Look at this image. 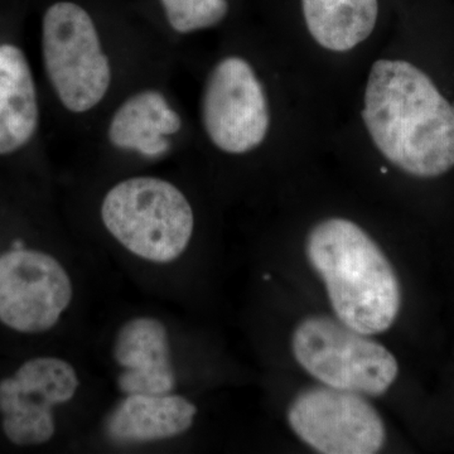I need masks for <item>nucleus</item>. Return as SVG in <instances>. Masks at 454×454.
<instances>
[{"label": "nucleus", "mask_w": 454, "mask_h": 454, "mask_svg": "<svg viewBox=\"0 0 454 454\" xmlns=\"http://www.w3.org/2000/svg\"><path fill=\"white\" fill-rule=\"evenodd\" d=\"M41 47L47 80L66 112L86 115L106 101L113 85L112 59L85 8L68 0L47 8Z\"/></svg>", "instance_id": "nucleus-4"}, {"label": "nucleus", "mask_w": 454, "mask_h": 454, "mask_svg": "<svg viewBox=\"0 0 454 454\" xmlns=\"http://www.w3.org/2000/svg\"><path fill=\"white\" fill-rule=\"evenodd\" d=\"M363 119L373 145L411 177L454 168V106L419 67L402 59L372 65Z\"/></svg>", "instance_id": "nucleus-1"}, {"label": "nucleus", "mask_w": 454, "mask_h": 454, "mask_svg": "<svg viewBox=\"0 0 454 454\" xmlns=\"http://www.w3.org/2000/svg\"><path fill=\"white\" fill-rule=\"evenodd\" d=\"M286 419L307 446L325 454H375L387 441L380 413L365 395L330 387L301 390Z\"/></svg>", "instance_id": "nucleus-7"}, {"label": "nucleus", "mask_w": 454, "mask_h": 454, "mask_svg": "<svg viewBox=\"0 0 454 454\" xmlns=\"http://www.w3.org/2000/svg\"><path fill=\"white\" fill-rule=\"evenodd\" d=\"M79 387L76 370L62 358L26 361L12 378L0 381L4 434L20 447L47 443L56 433L53 406L71 402Z\"/></svg>", "instance_id": "nucleus-9"}, {"label": "nucleus", "mask_w": 454, "mask_h": 454, "mask_svg": "<svg viewBox=\"0 0 454 454\" xmlns=\"http://www.w3.org/2000/svg\"><path fill=\"white\" fill-rule=\"evenodd\" d=\"M307 28L319 46L348 52L372 35L378 0H301Z\"/></svg>", "instance_id": "nucleus-14"}, {"label": "nucleus", "mask_w": 454, "mask_h": 454, "mask_svg": "<svg viewBox=\"0 0 454 454\" xmlns=\"http://www.w3.org/2000/svg\"><path fill=\"white\" fill-rule=\"evenodd\" d=\"M197 411L178 394H129L110 415L107 433L116 441L137 443L176 438L192 428Z\"/></svg>", "instance_id": "nucleus-12"}, {"label": "nucleus", "mask_w": 454, "mask_h": 454, "mask_svg": "<svg viewBox=\"0 0 454 454\" xmlns=\"http://www.w3.org/2000/svg\"><path fill=\"white\" fill-rule=\"evenodd\" d=\"M164 17L173 32L178 35L212 28L229 13L227 0H160Z\"/></svg>", "instance_id": "nucleus-15"}, {"label": "nucleus", "mask_w": 454, "mask_h": 454, "mask_svg": "<svg viewBox=\"0 0 454 454\" xmlns=\"http://www.w3.org/2000/svg\"><path fill=\"white\" fill-rule=\"evenodd\" d=\"M306 255L340 322L367 336L395 324L403 301L399 278L363 227L342 217L319 221L307 235Z\"/></svg>", "instance_id": "nucleus-2"}, {"label": "nucleus", "mask_w": 454, "mask_h": 454, "mask_svg": "<svg viewBox=\"0 0 454 454\" xmlns=\"http://www.w3.org/2000/svg\"><path fill=\"white\" fill-rule=\"evenodd\" d=\"M292 352L301 369L325 387L361 395H384L399 375L389 349L337 317L301 319L293 331Z\"/></svg>", "instance_id": "nucleus-5"}, {"label": "nucleus", "mask_w": 454, "mask_h": 454, "mask_svg": "<svg viewBox=\"0 0 454 454\" xmlns=\"http://www.w3.org/2000/svg\"><path fill=\"white\" fill-rule=\"evenodd\" d=\"M182 129V119L160 90L148 88L129 95L114 110L106 127L113 148L158 158L170 151V137Z\"/></svg>", "instance_id": "nucleus-11"}, {"label": "nucleus", "mask_w": 454, "mask_h": 454, "mask_svg": "<svg viewBox=\"0 0 454 454\" xmlns=\"http://www.w3.org/2000/svg\"><path fill=\"white\" fill-rule=\"evenodd\" d=\"M113 356L122 372L119 387L127 394H168L176 387L168 330L154 317H136L121 325Z\"/></svg>", "instance_id": "nucleus-10"}, {"label": "nucleus", "mask_w": 454, "mask_h": 454, "mask_svg": "<svg viewBox=\"0 0 454 454\" xmlns=\"http://www.w3.org/2000/svg\"><path fill=\"white\" fill-rule=\"evenodd\" d=\"M101 223L137 258L169 264L184 255L195 231V214L175 184L155 176H131L107 190Z\"/></svg>", "instance_id": "nucleus-3"}, {"label": "nucleus", "mask_w": 454, "mask_h": 454, "mask_svg": "<svg viewBox=\"0 0 454 454\" xmlns=\"http://www.w3.org/2000/svg\"><path fill=\"white\" fill-rule=\"evenodd\" d=\"M40 125V101L28 59L16 44H0V155L25 148Z\"/></svg>", "instance_id": "nucleus-13"}, {"label": "nucleus", "mask_w": 454, "mask_h": 454, "mask_svg": "<svg viewBox=\"0 0 454 454\" xmlns=\"http://www.w3.org/2000/svg\"><path fill=\"white\" fill-rule=\"evenodd\" d=\"M200 107L203 130L223 153H250L267 138L270 127L267 94L244 57L226 56L212 67Z\"/></svg>", "instance_id": "nucleus-6"}, {"label": "nucleus", "mask_w": 454, "mask_h": 454, "mask_svg": "<svg viewBox=\"0 0 454 454\" xmlns=\"http://www.w3.org/2000/svg\"><path fill=\"white\" fill-rule=\"evenodd\" d=\"M73 298V280L55 256L20 247L0 256V322L12 330H52Z\"/></svg>", "instance_id": "nucleus-8"}]
</instances>
